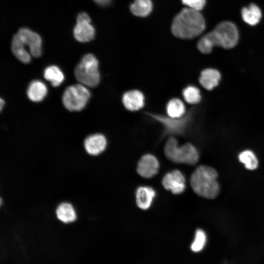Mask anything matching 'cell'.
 I'll return each instance as SVG.
<instances>
[{"instance_id": "obj_5", "label": "cell", "mask_w": 264, "mask_h": 264, "mask_svg": "<svg viewBox=\"0 0 264 264\" xmlns=\"http://www.w3.org/2000/svg\"><path fill=\"white\" fill-rule=\"evenodd\" d=\"M99 62L94 55H85L76 66L74 74L76 79L83 85L94 88L100 81Z\"/></svg>"}, {"instance_id": "obj_11", "label": "cell", "mask_w": 264, "mask_h": 264, "mask_svg": "<svg viewBox=\"0 0 264 264\" xmlns=\"http://www.w3.org/2000/svg\"><path fill=\"white\" fill-rule=\"evenodd\" d=\"M159 167L157 159L151 154H146L138 161L137 172L140 176L149 178L157 173Z\"/></svg>"}, {"instance_id": "obj_3", "label": "cell", "mask_w": 264, "mask_h": 264, "mask_svg": "<svg viewBox=\"0 0 264 264\" xmlns=\"http://www.w3.org/2000/svg\"><path fill=\"white\" fill-rule=\"evenodd\" d=\"M218 177V173L215 169L207 165H200L192 173L190 184L198 196L213 199L218 196L220 191Z\"/></svg>"}, {"instance_id": "obj_21", "label": "cell", "mask_w": 264, "mask_h": 264, "mask_svg": "<svg viewBox=\"0 0 264 264\" xmlns=\"http://www.w3.org/2000/svg\"><path fill=\"white\" fill-rule=\"evenodd\" d=\"M44 76L53 87L59 86L65 78L63 72L56 66H47L44 70Z\"/></svg>"}, {"instance_id": "obj_15", "label": "cell", "mask_w": 264, "mask_h": 264, "mask_svg": "<svg viewBox=\"0 0 264 264\" xmlns=\"http://www.w3.org/2000/svg\"><path fill=\"white\" fill-rule=\"evenodd\" d=\"M220 77V74L217 70L207 68L201 72L199 81L200 85L206 89L212 90L218 86Z\"/></svg>"}, {"instance_id": "obj_17", "label": "cell", "mask_w": 264, "mask_h": 264, "mask_svg": "<svg viewBox=\"0 0 264 264\" xmlns=\"http://www.w3.org/2000/svg\"><path fill=\"white\" fill-rule=\"evenodd\" d=\"M242 20L250 25L258 24L262 17L260 8L255 4H250L248 6L243 7L241 11Z\"/></svg>"}, {"instance_id": "obj_19", "label": "cell", "mask_w": 264, "mask_h": 264, "mask_svg": "<svg viewBox=\"0 0 264 264\" xmlns=\"http://www.w3.org/2000/svg\"><path fill=\"white\" fill-rule=\"evenodd\" d=\"M130 10L134 15L145 17L148 16L153 9L151 0H135L130 7Z\"/></svg>"}, {"instance_id": "obj_26", "label": "cell", "mask_w": 264, "mask_h": 264, "mask_svg": "<svg viewBox=\"0 0 264 264\" xmlns=\"http://www.w3.org/2000/svg\"><path fill=\"white\" fill-rule=\"evenodd\" d=\"M182 3L187 7L200 11L204 8L206 0H181Z\"/></svg>"}, {"instance_id": "obj_8", "label": "cell", "mask_w": 264, "mask_h": 264, "mask_svg": "<svg viewBox=\"0 0 264 264\" xmlns=\"http://www.w3.org/2000/svg\"><path fill=\"white\" fill-rule=\"evenodd\" d=\"M14 36L25 49L26 46L28 47L29 53L32 56L39 57L42 55V41L38 33L28 28L22 27Z\"/></svg>"}, {"instance_id": "obj_25", "label": "cell", "mask_w": 264, "mask_h": 264, "mask_svg": "<svg viewBox=\"0 0 264 264\" xmlns=\"http://www.w3.org/2000/svg\"><path fill=\"white\" fill-rule=\"evenodd\" d=\"M207 242V235L204 230L198 229L196 230L195 238L191 245V249L194 252L201 251Z\"/></svg>"}, {"instance_id": "obj_12", "label": "cell", "mask_w": 264, "mask_h": 264, "mask_svg": "<svg viewBox=\"0 0 264 264\" xmlns=\"http://www.w3.org/2000/svg\"><path fill=\"white\" fill-rule=\"evenodd\" d=\"M122 101L127 110L135 111L140 110L144 106L145 96L139 90H130L123 94Z\"/></svg>"}, {"instance_id": "obj_1", "label": "cell", "mask_w": 264, "mask_h": 264, "mask_svg": "<svg viewBox=\"0 0 264 264\" xmlns=\"http://www.w3.org/2000/svg\"><path fill=\"white\" fill-rule=\"evenodd\" d=\"M238 40L239 33L236 26L231 22L224 21L202 36L198 42L197 47L201 53L208 54L215 46L232 48L236 45Z\"/></svg>"}, {"instance_id": "obj_22", "label": "cell", "mask_w": 264, "mask_h": 264, "mask_svg": "<svg viewBox=\"0 0 264 264\" xmlns=\"http://www.w3.org/2000/svg\"><path fill=\"white\" fill-rule=\"evenodd\" d=\"M11 49L13 54L20 61L25 64L30 63L31 54L14 36L12 40Z\"/></svg>"}, {"instance_id": "obj_10", "label": "cell", "mask_w": 264, "mask_h": 264, "mask_svg": "<svg viewBox=\"0 0 264 264\" xmlns=\"http://www.w3.org/2000/svg\"><path fill=\"white\" fill-rule=\"evenodd\" d=\"M162 183L167 190L174 194H180L185 190V179L182 173L178 170H174L166 174L163 177Z\"/></svg>"}, {"instance_id": "obj_2", "label": "cell", "mask_w": 264, "mask_h": 264, "mask_svg": "<svg viewBox=\"0 0 264 264\" xmlns=\"http://www.w3.org/2000/svg\"><path fill=\"white\" fill-rule=\"evenodd\" d=\"M205 28V22L198 11L185 7L174 17L171 31L176 37L192 39L200 35Z\"/></svg>"}, {"instance_id": "obj_20", "label": "cell", "mask_w": 264, "mask_h": 264, "mask_svg": "<svg viewBox=\"0 0 264 264\" xmlns=\"http://www.w3.org/2000/svg\"><path fill=\"white\" fill-rule=\"evenodd\" d=\"M167 115L171 117H180L186 113V108L183 102L177 98L170 100L166 107Z\"/></svg>"}, {"instance_id": "obj_9", "label": "cell", "mask_w": 264, "mask_h": 264, "mask_svg": "<svg viewBox=\"0 0 264 264\" xmlns=\"http://www.w3.org/2000/svg\"><path fill=\"white\" fill-rule=\"evenodd\" d=\"M95 33V29L91 24L88 15L85 12L79 13L73 29L75 39L80 42H88L94 39Z\"/></svg>"}, {"instance_id": "obj_23", "label": "cell", "mask_w": 264, "mask_h": 264, "mask_svg": "<svg viewBox=\"0 0 264 264\" xmlns=\"http://www.w3.org/2000/svg\"><path fill=\"white\" fill-rule=\"evenodd\" d=\"M239 161L249 170H254L258 166V159L255 154L251 150H246L242 152L238 156Z\"/></svg>"}, {"instance_id": "obj_18", "label": "cell", "mask_w": 264, "mask_h": 264, "mask_svg": "<svg viewBox=\"0 0 264 264\" xmlns=\"http://www.w3.org/2000/svg\"><path fill=\"white\" fill-rule=\"evenodd\" d=\"M56 215L59 220L66 223L73 222L77 217L74 207L68 202L60 204L56 209Z\"/></svg>"}, {"instance_id": "obj_7", "label": "cell", "mask_w": 264, "mask_h": 264, "mask_svg": "<svg viewBox=\"0 0 264 264\" xmlns=\"http://www.w3.org/2000/svg\"><path fill=\"white\" fill-rule=\"evenodd\" d=\"M88 89L81 84L68 87L63 95V103L65 108L70 111H79L86 106L89 97Z\"/></svg>"}, {"instance_id": "obj_27", "label": "cell", "mask_w": 264, "mask_h": 264, "mask_svg": "<svg viewBox=\"0 0 264 264\" xmlns=\"http://www.w3.org/2000/svg\"><path fill=\"white\" fill-rule=\"evenodd\" d=\"M96 4L101 6L109 5L112 0H93Z\"/></svg>"}, {"instance_id": "obj_4", "label": "cell", "mask_w": 264, "mask_h": 264, "mask_svg": "<svg viewBox=\"0 0 264 264\" xmlns=\"http://www.w3.org/2000/svg\"><path fill=\"white\" fill-rule=\"evenodd\" d=\"M164 154L170 160L175 163L194 165L199 159L198 152L193 145L187 143L179 146L177 140L172 136L165 143Z\"/></svg>"}, {"instance_id": "obj_6", "label": "cell", "mask_w": 264, "mask_h": 264, "mask_svg": "<svg viewBox=\"0 0 264 264\" xmlns=\"http://www.w3.org/2000/svg\"><path fill=\"white\" fill-rule=\"evenodd\" d=\"M146 113L151 118L162 126L165 134L173 135H180L185 132L190 125L192 115L190 112H187L184 116L177 118L155 113Z\"/></svg>"}, {"instance_id": "obj_28", "label": "cell", "mask_w": 264, "mask_h": 264, "mask_svg": "<svg viewBox=\"0 0 264 264\" xmlns=\"http://www.w3.org/2000/svg\"><path fill=\"white\" fill-rule=\"evenodd\" d=\"M0 110H2V108L3 106L4 105V101L2 98H0Z\"/></svg>"}, {"instance_id": "obj_16", "label": "cell", "mask_w": 264, "mask_h": 264, "mask_svg": "<svg viewBox=\"0 0 264 264\" xmlns=\"http://www.w3.org/2000/svg\"><path fill=\"white\" fill-rule=\"evenodd\" d=\"M47 92V89L45 85L39 80L31 82L27 90L28 97L33 102L42 101L46 96Z\"/></svg>"}, {"instance_id": "obj_24", "label": "cell", "mask_w": 264, "mask_h": 264, "mask_svg": "<svg viewBox=\"0 0 264 264\" xmlns=\"http://www.w3.org/2000/svg\"><path fill=\"white\" fill-rule=\"evenodd\" d=\"M182 93L185 101L190 104L199 103L201 98L199 89L194 86H187L183 89Z\"/></svg>"}, {"instance_id": "obj_13", "label": "cell", "mask_w": 264, "mask_h": 264, "mask_svg": "<svg viewBox=\"0 0 264 264\" xmlns=\"http://www.w3.org/2000/svg\"><path fill=\"white\" fill-rule=\"evenodd\" d=\"M107 139L101 133H95L88 136L84 141V147L86 152L90 155H97L105 150Z\"/></svg>"}, {"instance_id": "obj_14", "label": "cell", "mask_w": 264, "mask_h": 264, "mask_svg": "<svg viewBox=\"0 0 264 264\" xmlns=\"http://www.w3.org/2000/svg\"><path fill=\"white\" fill-rule=\"evenodd\" d=\"M155 196V191L150 187H139L136 192V200L137 206L143 210L149 208Z\"/></svg>"}]
</instances>
